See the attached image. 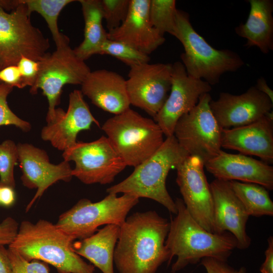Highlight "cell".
Wrapping results in <instances>:
<instances>
[{
  "instance_id": "6da1fadb",
  "label": "cell",
  "mask_w": 273,
  "mask_h": 273,
  "mask_svg": "<svg viewBox=\"0 0 273 273\" xmlns=\"http://www.w3.org/2000/svg\"><path fill=\"white\" fill-rule=\"evenodd\" d=\"M170 222L154 210L136 212L120 226L114 264L118 273H156L170 263L165 246Z\"/></svg>"
},
{
  "instance_id": "7a4b0ae2",
  "label": "cell",
  "mask_w": 273,
  "mask_h": 273,
  "mask_svg": "<svg viewBox=\"0 0 273 273\" xmlns=\"http://www.w3.org/2000/svg\"><path fill=\"white\" fill-rule=\"evenodd\" d=\"M175 203L177 213L171 219L165 240L170 262L173 257H176L171 272L176 273L205 257L226 261L237 247L235 236L228 232L213 233L207 231L193 218L182 199L176 198Z\"/></svg>"
},
{
  "instance_id": "3957f363",
  "label": "cell",
  "mask_w": 273,
  "mask_h": 273,
  "mask_svg": "<svg viewBox=\"0 0 273 273\" xmlns=\"http://www.w3.org/2000/svg\"><path fill=\"white\" fill-rule=\"evenodd\" d=\"M74 240L48 220L40 219L35 223L25 220L9 247L27 260L51 264L59 273H94L95 266L74 251Z\"/></svg>"
},
{
  "instance_id": "277c9868",
  "label": "cell",
  "mask_w": 273,
  "mask_h": 273,
  "mask_svg": "<svg viewBox=\"0 0 273 273\" xmlns=\"http://www.w3.org/2000/svg\"><path fill=\"white\" fill-rule=\"evenodd\" d=\"M189 155L174 135L166 137L152 156L134 167L131 174L122 181L107 188L106 191L108 194L122 193L139 199H150L176 214V204L167 190L166 180L169 171L175 168Z\"/></svg>"
},
{
  "instance_id": "5b68a950",
  "label": "cell",
  "mask_w": 273,
  "mask_h": 273,
  "mask_svg": "<svg viewBox=\"0 0 273 273\" xmlns=\"http://www.w3.org/2000/svg\"><path fill=\"white\" fill-rule=\"evenodd\" d=\"M175 23L174 37L184 48L181 62L189 75L211 86L219 82L223 74L235 72L244 65L234 51L217 50L210 45L193 28L187 12L177 9Z\"/></svg>"
},
{
  "instance_id": "8992f818",
  "label": "cell",
  "mask_w": 273,
  "mask_h": 273,
  "mask_svg": "<svg viewBox=\"0 0 273 273\" xmlns=\"http://www.w3.org/2000/svg\"><path fill=\"white\" fill-rule=\"evenodd\" d=\"M101 128L126 166H138L164 141L162 129L154 120L130 108L107 119Z\"/></svg>"
},
{
  "instance_id": "52a82bcc",
  "label": "cell",
  "mask_w": 273,
  "mask_h": 273,
  "mask_svg": "<svg viewBox=\"0 0 273 273\" xmlns=\"http://www.w3.org/2000/svg\"><path fill=\"white\" fill-rule=\"evenodd\" d=\"M139 201L138 197L125 194L121 196L108 194L96 202L81 199L62 213L55 224L74 240H81L93 235L100 226L115 224L120 226Z\"/></svg>"
},
{
  "instance_id": "ba28073f",
  "label": "cell",
  "mask_w": 273,
  "mask_h": 273,
  "mask_svg": "<svg viewBox=\"0 0 273 273\" xmlns=\"http://www.w3.org/2000/svg\"><path fill=\"white\" fill-rule=\"evenodd\" d=\"M10 13L0 8V67L17 65L22 57L36 61L49 52V40L30 21L20 0Z\"/></svg>"
},
{
  "instance_id": "9c48e42d",
  "label": "cell",
  "mask_w": 273,
  "mask_h": 273,
  "mask_svg": "<svg viewBox=\"0 0 273 273\" xmlns=\"http://www.w3.org/2000/svg\"><path fill=\"white\" fill-rule=\"evenodd\" d=\"M38 62V75L29 91L35 95L41 89L47 98L49 107L46 121L48 124L55 117L56 106L60 104L64 86L81 85L90 70L85 61L76 55L69 44L56 48V51L49 53Z\"/></svg>"
},
{
  "instance_id": "30bf717a",
  "label": "cell",
  "mask_w": 273,
  "mask_h": 273,
  "mask_svg": "<svg viewBox=\"0 0 273 273\" xmlns=\"http://www.w3.org/2000/svg\"><path fill=\"white\" fill-rule=\"evenodd\" d=\"M209 93L201 95L197 105L182 116L174 127L173 135L190 156L204 163L215 157L221 148V130L210 108Z\"/></svg>"
},
{
  "instance_id": "8fae6325",
  "label": "cell",
  "mask_w": 273,
  "mask_h": 273,
  "mask_svg": "<svg viewBox=\"0 0 273 273\" xmlns=\"http://www.w3.org/2000/svg\"><path fill=\"white\" fill-rule=\"evenodd\" d=\"M62 157L75 163L73 176L86 185L110 184L126 166L105 136L90 142H77L63 151Z\"/></svg>"
},
{
  "instance_id": "7c38bea8",
  "label": "cell",
  "mask_w": 273,
  "mask_h": 273,
  "mask_svg": "<svg viewBox=\"0 0 273 273\" xmlns=\"http://www.w3.org/2000/svg\"><path fill=\"white\" fill-rule=\"evenodd\" d=\"M171 74L169 63H147L130 67L126 80L130 104L154 118L168 96Z\"/></svg>"
},
{
  "instance_id": "4fadbf2b",
  "label": "cell",
  "mask_w": 273,
  "mask_h": 273,
  "mask_svg": "<svg viewBox=\"0 0 273 273\" xmlns=\"http://www.w3.org/2000/svg\"><path fill=\"white\" fill-rule=\"evenodd\" d=\"M199 157L189 155L176 167V182L183 200L193 218L207 231L214 232L213 199Z\"/></svg>"
},
{
  "instance_id": "5bb4252c",
  "label": "cell",
  "mask_w": 273,
  "mask_h": 273,
  "mask_svg": "<svg viewBox=\"0 0 273 273\" xmlns=\"http://www.w3.org/2000/svg\"><path fill=\"white\" fill-rule=\"evenodd\" d=\"M211 86L206 81L189 75L181 62L172 64L170 94L154 120L166 137L173 135L178 120L192 110L201 95L209 93Z\"/></svg>"
},
{
  "instance_id": "9a60e30c",
  "label": "cell",
  "mask_w": 273,
  "mask_h": 273,
  "mask_svg": "<svg viewBox=\"0 0 273 273\" xmlns=\"http://www.w3.org/2000/svg\"><path fill=\"white\" fill-rule=\"evenodd\" d=\"M17 148L22 184L28 189H36L26 208L27 212L50 186L59 180L70 181L72 169L69 162L65 160L58 164L51 163L44 150L31 144L20 143Z\"/></svg>"
},
{
  "instance_id": "2e32d148",
  "label": "cell",
  "mask_w": 273,
  "mask_h": 273,
  "mask_svg": "<svg viewBox=\"0 0 273 273\" xmlns=\"http://www.w3.org/2000/svg\"><path fill=\"white\" fill-rule=\"evenodd\" d=\"M211 112L222 129L252 123L272 111L273 102L255 86L243 94L222 92L216 100H211Z\"/></svg>"
},
{
  "instance_id": "e0dca14e",
  "label": "cell",
  "mask_w": 273,
  "mask_h": 273,
  "mask_svg": "<svg viewBox=\"0 0 273 273\" xmlns=\"http://www.w3.org/2000/svg\"><path fill=\"white\" fill-rule=\"evenodd\" d=\"M93 123L100 126L90 112L81 90L75 89L69 95L67 111L56 109L54 120L42 128L41 138L63 152L77 142V136L80 131L89 129Z\"/></svg>"
},
{
  "instance_id": "ac0fdd59",
  "label": "cell",
  "mask_w": 273,
  "mask_h": 273,
  "mask_svg": "<svg viewBox=\"0 0 273 273\" xmlns=\"http://www.w3.org/2000/svg\"><path fill=\"white\" fill-rule=\"evenodd\" d=\"M209 185L213 199L214 233L230 232L237 239V248L247 249L251 243L246 232L249 216L230 181L215 178Z\"/></svg>"
},
{
  "instance_id": "d6986e66",
  "label": "cell",
  "mask_w": 273,
  "mask_h": 273,
  "mask_svg": "<svg viewBox=\"0 0 273 273\" xmlns=\"http://www.w3.org/2000/svg\"><path fill=\"white\" fill-rule=\"evenodd\" d=\"M221 148L254 155L273 163V114L270 112L250 124L221 130Z\"/></svg>"
},
{
  "instance_id": "ffe728a7",
  "label": "cell",
  "mask_w": 273,
  "mask_h": 273,
  "mask_svg": "<svg viewBox=\"0 0 273 273\" xmlns=\"http://www.w3.org/2000/svg\"><path fill=\"white\" fill-rule=\"evenodd\" d=\"M207 170L216 178L254 183L273 189V167L264 162L221 150L204 163Z\"/></svg>"
},
{
  "instance_id": "44dd1931",
  "label": "cell",
  "mask_w": 273,
  "mask_h": 273,
  "mask_svg": "<svg viewBox=\"0 0 273 273\" xmlns=\"http://www.w3.org/2000/svg\"><path fill=\"white\" fill-rule=\"evenodd\" d=\"M150 0H130L127 16L116 29L107 32L108 39L126 43L149 55L165 41L152 25L149 15Z\"/></svg>"
},
{
  "instance_id": "7402d4cb",
  "label": "cell",
  "mask_w": 273,
  "mask_h": 273,
  "mask_svg": "<svg viewBox=\"0 0 273 273\" xmlns=\"http://www.w3.org/2000/svg\"><path fill=\"white\" fill-rule=\"evenodd\" d=\"M80 90L94 105L106 112L117 115L130 108L126 80L116 72L104 69L90 71Z\"/></svg>"
},
{
  "instance_id": "603a6c76",
  "label": "cell",
  "mask_w": 273,
  "mask_h": 273,
  "mask_svg": "<svg viewBox=\"0 0 273 273\" xmlns=\"http://www.w3.org/2000/svg\"><path fill=\"white\" fill-rule=\"evenodd\" d=\"M248 19L235 28L236 34L246 39L244 46L257 47L267 54L273 50V2L271 0H249Z\"/></svg>"
},
{
  "instance_id": "cb8c5ba5",
  "label": "cell",
  "mask_w": 273,
  "mask_h": 273,
  "mask_svg": "<svg viewBox=\"0 0 273 273\" xmlns=\"http://www.w3.org/2000/svg\"><path fill=\"white\" fill-rule=\"evenodd\" d=\"M119 232L118 225H105L90 236L74 242L73 249L102 273H114V254Z\"/></svg>"
},
{
  "instance_id": "d4e9b609",
  "label": "cell",
  "mask_w": 273,
  "mask_h": 273,
  "mask_svg": "<svg viewBox=\"0 0 273 273\" xmlns=\"http://www.w3.org/2000/svg\"><path fill=\"white\" fill-rule=\"evenodd\" d=\"M84 21V38L74 49L76 55L85 61L94 55L99 54L104 42L108 39L102 20L103 12L100 0H79Z\"/></svg>"
},
{
  "instance_id": "484cf974",
  "label": "cell",
  "mask_w": 273,
  "mask_h": 273,
  "mask_svg": "<svg viewBox=\"0 0 273 273\" xmlns=\"http://www.w3.org/2000/svg\"><path fill=\"white\" fill-rule=\"evenodd\" d=\"M235 194L249 216L260 217L273 215V202L268 190L254 183L230 181Z\"/></svg>"
},
{
  "instance_id": "4316f807",
  "label": "cell",
  "mask_w": 273,
  "mask_h": 273,
  "mask_svg": "<svg viewBox=\"0 0 273 273\" xmlns=\"http://www.w3.org/2000/svg\"><path fill=\"white\" fill-rule=\"evenodd\" d=\"M31 15L35 12L45 20L56 48L69 44V39L59 31L58 19L61 11L74 0H20Z\"/></svg>"
},
{
  "instance_id": "83f0119b",
  "label": "cell",
  "mask_w": 273,
  "mask_h": 273,
  "mask_svg": "<svg viewBox=\"0 0 273 273\" xmlns=\"http://www.w3.org/2000/svg\"><path fill=\"white\" fill-rule=\"evenodd\" d=\"M176 11L175 0H150L149 15L152 25L163 36L168 33L174 36Z\"/></svg>"
},
{
  "instance_id": "f1b7e54d",
  "label": "cell",
  "mask_w": 273,
  "mask_h": 273,
  "mask_svg": "<svg viewBox=\"0 0 273 273\" xmlns=\"http://www.w3.org/2000/svg\"><path fill=\"white\" fill-rule=\"evenodd\" d=\"M99 54L113 56L130 68L149 63L150 61L149 55L139 51L126 43L109 39L102 44Z\"/></svg>"
},
{
  "instance_id": "f546056e",
  "label": "cell",
  "mask_w": 273,
  "mask_h": 273,
  "mask_svg": "<svg viewBox=\"0 0 273 273\" xmlns=\"http://www.w3.org/2000/svg\"><path fill=\"white\" fill-rule=\"evenodd\" d=\"M18 162L17 145L10 140L0 144V187H15L14 167Z\"/></svg>"
},
{
  "instance_id": "4dcf8cb0",
  "label": "cell",
  "mask_w": 273,
  "mask_h": 273,
  "mask_svg": "<svg viewBox=\"0 0 273 273\" xmlns=\"http://www.w3.org/2000/svg\"><path fill=\"white\" fill-rule=\"evenodd\" d=\"M101 3L103 19L110 32L118 28L126 19L130 0H102Z\"/></svg>"
},
{
  "instance_id": "1f68e13d",
  "label": "cell",
  "mask_w": 273,
  "mask_h": 273,
  "mask_svg": "<svg viewBox=\"0 0 273 273\" xmlns=\"http://www.w3.org/2000/svg\"><path fill=\"white\" fill-rule=\"evenodd\" d=\"M13 88L9 85L0 83V126L13 125L24 132H28L31 129V124L19 118L8 106L7 98Z\"/></svg>"
},
{
  "instance_id": "d6a6232c",
  "label": "cell",
  "mask_w": 273,
  "mask_h": 273,
  "mask_svg": "<svg viewBox=\"0 0 273 273\" xmlns=\"http://www.w3.org/2000/svg\"><path fill=\"white\" fill-rule=\"evenodd\" d=\"M12 273H50L46 263L38 260H27L11 248H8Z\"/></svg>"
},
{
  "instance_id": "836d02e7",
  "label": "cell",
  "mask_w": 273,
  "mask_h": 273,
  "mask_svg": "<svg viewBox=\"0 0 273 273\" xmlns=\"http://www.w3.org/2000/svg\"><path fill=\"white\" fill-rule=\"evenodd\" d=\"M17 66L20 72L24 87H32L37 78L39 71V62L22 57Z\"/></svg>"
},
{
  "instance_id": "e575fe53",
  "label": "cell",
  "mask_w": 273,
  "mask_h": 273,
  "mask_svg": "<svg viewBox=\"0 0 273 273\" xmlns=\"http://www.w3.org/2000/svg\"><path fill=\"white\" fill-rule=\"evenodd\" d=\"M201 264L205 268L207 273H246L245 267L235 269L229 265L226 261L214 258L205 257L201 259Z\"/></svg>"
},
{
  "instance_id": "d590c367",
  "label": "cell",
  "mask_w": 273,
  "mask_h": 273,
  "mask_svg": "<svg viewBox=\"0 0 273 273\" xmlns=\"http://www.w3.org/2000/svg\"><path fill=\"white\" fill-rule=\"evenodd\" d=\"M19 226L12 217H8L0 223V246L10 245L14 240Z\"/></svg>"
},
{
  "instance_id": "8d00e7d4",
  "label": "cell",
  "mask_w": 273,
  "mask_h": 273,
  "mask_svg": "<svg viewBox=\"0 0 273 273\" xmlns=\"http://www.w3.org/2000/svg\"><path fill=\"white\" fill-rule=\"evenodd\" d=\"M0 81L13 87H24L20 72L17 65H11L1 69Z\"/></svg>"
},
{
  "instance_id": "74e56055",
  "label": "cell",
  "mask_w": 273,
  "mask_h": 273,
  "mask_svg": "<svg viewBox=\"0 0 273 273\" xmlns=\"http://www.w3.org/2000/svg\"><path fill=\"white\" fill-rule=\"evenodd\" d=\"M267 248L264 254L265 258L260 268L261 273H273V237L270 236L267 239Z\"/></svg>"
},
{
  "instance_id": "f35d334b",
  "label": "cell",
  "mask_w": 273,
  "mask_h": 273,
  "mask_svg": "<svg viewBox=\"0 0 273 273\" xmlns=\"http://www.w3.org/2000/svg\"><path fill=\"white\" fill-rule=\"evenodd\" d=\"M14 189L8 186L0 187V204L8 207L14 204L16 195Z\"/></svg>"
},
{
  "instance_id": "ab89813d",
  "label": "cell",
  "mask_w": 273,
  "mask_h": 273,
  "mask_svg": "<svg viewBox=\"0 0 273 273\" xmlns=\"http://www.w3.org/2000/svg\"><path fill=\"white\" fill-rule=\"evenodd\" d=\"M0 273H12L8 249L0 246Z\"/></svg>"
},
{
  "instance_id": "60d3db41",
  "label": "cell",
  "mask_w": 273,
  "mask_h": 273,
  "mask_svg": "<svg viewBox=\"0 0 273 273\" xmlns=\"http://www.w3.org/2000/svg\"><path fill=\"white\" fill-rule=\"evenodd\" d=\"M255 86L259 91L266 95L273 102V90L268 85L264 77L258 78Z\"/></svg>"
},
{
  "instance_id": "b9f144b4",
  "label": "cell",
  "mask_w": 273,
  "mask_h": 273,
  "mask_svg": "<svg viewBox=\"0 0 273 273\" xmlns=\"http://www.w3.org/2000/svg\"><path fill=\"white\" fill-rule=\"evenodd\" d=\"M2 68L0 67V70ZM2 83L1 81H0V83Z\"/></svg>"
}]
</instances>
